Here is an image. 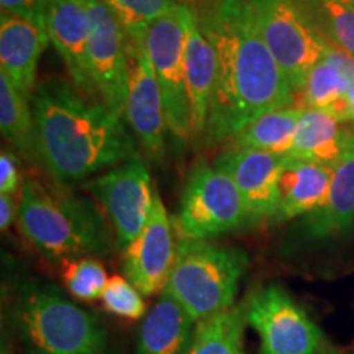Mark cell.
<instances>
[{"mask_svg": "<svg viewBox=\"0 0 354 354\" xmlns=\"http://www.w3.org/2000/svg\"><path fill=\"white\" fill-rule=\"evenodd\" d=\"M216 51V82L205 141H228L264 113L295 105V92L261 35L246 0H203L194 6Z\"/></svg>", "mask_w": 354, "mask_h": 354, "instance_id": "1", "label": "cell"}, {"mask_svg": "<svg viewBox=\"0 0 354 354\" xmlns=\"http://www.w3.org/2000/svg\"><path fill=\"white\" fill-rule=\"evenodd\" d=\"M41 165L56 185L87 183L135 153L131 133L102 100L88 99L73 82L53 77L32 97Z\"/></svg>", "mask_w": 354, "mask_h": 354, "instance_id": "2", "label": "cell"}, {"mask_svg": "<svg viewBox=\"0 0 354 354\" xmlns=\"http://www.w3.org/2000/svg\"><path fill=\"white\" fill-rule=\"evenodd\" d=\"M17 225L25 240L53 261L105 256L113 250L104 212L69 187L26 180L21 185Z\"/></svg>", "mask_w": 354, "mask_h": 354, "instance_id": "3", "label": "cell"}, {"mask_svg": "<svg viewBox=\"0 0 354 354\" xmlns=\"http://www.w3.org/2000/svg\"><path fill=\"white\" fill-rule=\"evenodd\" d=\"M10 320L30 354H107L109 335L99 318L56 286L25 281L17 287Z\"/></svg>", "mask_w": 354, "mask_h": 354, "instance_id": "4", "label": "cell"}, {"mask_svg": "<svg viewBox=\"0 0 354 354\" xmlns=\"http://www.w3.org/2000/svg\"><path fill=\"white\" fill-rule=\"evenodd\" d=\"M248 256L238 248L179 240L165 292L197 323L233 307Z\"/></svg>", "mask_w": 354, "mask_h": 354, "instance_id": "5", "label": "cell"}, {"mask_svg": "<svg viewBox=\"0 0 354 354\" xmlns=\"http://www.w3.org/2000/svg\"><path fill=\"white\" fill-rule=\"evenodd\" d=\"M246 227L245 202L232 177L205 159L197 161L189 172L174 218L179 240L209 241Z\"/></svg>", "mask_w": 354, "mask_h": 354, "instance_id": "6", "label": "cell"}, {"mask_svg": "<svg viewBox=\"0 0 354 354\" xmlns=\"http://www.w3.org/2000/svg\"><path fill=\"white\" fill-rule=\"evenodd\" d=\"M145 48L161 88L167 128L176 143L184 148L192 141V113L184 71L185 3L149 25Z\"/></svg>", "mask_w": 354, "mask_h": 354, "instance_id": "7", "label": "cell"}, {"mask_svg": "<svg viewBox=\"0 0 354 354\" xmlns=\"http://www.w3.org/2000/svg\"><path fill=\"white\" fill-rule=\"evenodd\" d=\"M266 44L289 79L295 95L328 44L305 20L294 0H246Z\"/></svg>", "mask_w": 354, "mask_h": 354, "instance_id": "8", "label": "cell"}, {"mask_svg": "<svg viewBox=\"0 0 354 354\" xmlns=\"http://www.w3.org/2000/svg\"><path fill=\"white\" fill-rule=\"evenodd\" d=\"M246 304V323L259 336V354H322L323 336L281 286H266Z\"/></svg>", "mask_w": 354, "mask_h": 354, "instance_id": "9", "label": "cell"}, {"mask_svg": "<svg viewBox=\"0 0 354 354\" xmlns=\"http://www.w3.org/2000/svg\"><path fill=\"white\" fill-rule=\"evenodd\" d=\"M82 185L100 202L113 228L117 246L127 250L151 214L154 190L148 166L141 156L133 154L128 161Z\"/></svg>", "mask_w": 354, "mask_h": 354, "instance_id": "10", "label": "cell"}, {"mask_svg": "<svg viewBox=\"0 0 354 354\" xmlns=\"http://www.w3.org/2000/svg\"><path fill=\"white\" fill-rule=\"evenodd\" d=\"M91 15L88 64L100 100L117 117L125 118L130 86L128 41L117 17L102 0H87Z\"/></svg>", "mask_w": 354, "mask_h": 354, "instance_id": "11", "label": "cell"}, {"mask_svg": "<svg viewBox=\"0 0 354 354\" xmlns=\"http://www.w3.org/2000/svg\"><path fill=\"white\" fill-rule=\"evenodd\" d=\"M176 258L172 221L154 189L151 214L145 228L125 250L123 271L143 295H154L167 284Z\"/></svg>", "mask_w": 354, "mask_h": 354, "instance_id": "12", "label": "cell"}, {"mask_svg": "<svg viewBox=\"0 0 354 354\" xmlns=\"http://www.w3.org/2000/svg\"><path fill=\"white\" fill-rule=\"evenodd\" d=\"M286 156L258 149H225L215 167L233 179L246 207L248 227L274 220L279 207V172Z\"/></svg>", "mask_w": 354, "mask_h": 354, "instance_id": "13", "label": "cell"}, {"mask_svg": "<svg viewBox=\"0 0 354 354\" xmlns=\"http://www.w3.org/2000/svg\"><path fill=\"white\" fill-rule=\"evenodd\" d=\"M44 25L50 43L68 69L71 82L88 99L100 100L88 64L91 15L87 0H48Z\"/></svg>", "mask_w": 354, "mask_h": 354, "instance_id": "14", "label": "cell"}, {"mask_svg": "<svg viewBox=\"0 0 354 354\" xmlns=\"http://www.w3.org/2000/svg\"><path fill=\"white\" fill-rule=\"evenodd\" d=\"M125 120L149 161L162 162L166 153V131L169 128L161 88L146 50L130 55Z\"/></svg>", "mask_w": 354, "mask_h": 354, "instance_id": "15", "label": "cell"}, {"mask_svg": "<svg viewBox=\"0 0 354 354\" xmlns=\"http://www.w3.org/2000/svg\"><path fill=\"white\" fill-rule=\"evenodd\" d=\"M184 71L192 113V141L201 143L205 138L215 92L216 51L198 25L196 8L189 3H185Z\"/></svg>", "mask_w": 354, "mask_h": 354, "instance_id": "16", "label": "cell"}, {"mask_svg": "<svg viewBox=\"0 0 354 354\" xmlns=\"http://www.w3.org/2000/svg\"><path fill=\"white\" fill-rule=\"evenodd\" d=\"M50 43L48 33L32 21L2 12L0 15V73L20 94L32 100L37 88L39 56Z\"/></svg>", "mask_w": 354, "mask_h": 354, "instance_id": "17", "label": "cell"}, {"mask_svg": "<svg viewBox=\"0 0 354 354\" xmlns=\"http://www.w3.org/2000/svg\"><path fill=\"white\" fill-rule=\"evenodd\" d=\"M354 223V133L344 128L343 149L333 166L328 197L320 209L305 215L304 234L326 240L346 232Z\"/></svg>", "mask_w": 354, "mask_h": 354, "instance_id": "18", "label": "cell"}, {"mask_svg": "<svg viewBox=\"0 0 354 354\" xmlns=\"http://www.w3.org/2000/svg\"><path fill=\"white\" fill-rule=\"evenodd\" d=\"M353 84L354 57L328 46L322 59L310 69L304 88L295 95V105L305 110H325L339 122H348L346 95Z\"/></svg>", "mask_w": 354, "mask_h": 354, "instance_id": "19", "label": "cell"}, {"mask_svg": "<svg viewBox=\"0 0 354 354\" xmlns=\"http://www.w3.org/2000/svg\"><path fill=\"white\" fill-rule=\"evenodd\" d=\"M333 167L286 156L279 172V207L274 221L308 215L328 197Z\"/></svg>", "mask_w": 354, "mask_h": 354, "instance_id": "20", "label": "cell"}, {"mask_svg": "<svg viewBox=\"0 0 354 354\" xmlns=\"http://www.w3.org/2000/svg\"><path fill=\"white\" fill-rule=\"evenodd\" d=\"M197 322L166 292L146 313L136 335V354H190Z\"/></svg>", "mask_w": 354, "mask_h": 354, "instance_id": "21", "label": "cell"}, {"mask_svg": "<svg viewBox=\"0 0 354 354\" xmlns=\"http://www.w3.org/2000/svg\"><path fill=\"white\" fill-rule=\"evenodd\" d=\"M338 118L318 109H307L295 130L287 156L333 167L343 149L344 128Z\"/></svg>", "mask_w": 354, "mask_h": 354, "instance_id": "22", "label": "cell"}, {"mask_svg": "<svg viewBox=\"0 0 354 354\" xmlns=\"http://www.w3.org/2000/svg\"><path fill=\"white\" fill-rule=\"evenodd\" d=\"M304 112L305 109L299 105H290L264 113L233 135L227 141V149H258L287 156Z\"/></svg>", "mask_w": 354, "mask_h": 354, "instance_id": "23", "label": "cell"}, {"mask_svg": "<svg viewBox=\"0 0 354 354\" xmlns=\"http://www.w3.org/2000/svg\"><path fill=\"white\" fill-rule=\"evenodd\" d=\"M0 131L21 158L33 165H41L32 100L20 94L2 73H0Z\"/></svg>", "mask_w": 354, "mask_h": 354, "instance_id": "24", "label": "cell"}, {"mask_svg": "<svg viewBox=\"0 0 354 354\" xmlns=\"http://www.w3.org/2000/svg\"><path fill=\"white\" fill-rule=\"evenodd\" d=\"M305 20L328 46L354 57V7L339 0H294Z\"/></svg>", "mask_w": 354, "mask_h": 354, "instance_id": "25", "label": "cell"}, {"mask_svg": "<svg viewBox=\"0 0 354 354\" xmlns=\"http://www.w3.org/2000/svg\"><path fill=\"white\" fill-rule=\"evenodd\" d=\"M246 304L197 323L190 354H245Z\"/></svg>", "mask_w": 354, "mask_h": 354, "instance_id": "26", "label": "cell"}, {"mask_svg": "<svg viewBox=\"0 0 354 354\" xmlns=\"http://www.w3.org/2000/svg\"><path fill=\"white\" fill-rule=\"evenodd\" d=\"M117 17L128 41V53L145 51L149 25L180 6L179 0H102Z\"/></svg>", "mask_w": 354, "mask_h": 354, "instance_id": "27", "label": "cell"}, {"mask_svg": "<svg viewBox=\"0 0 354 354\" xmlns=\"http://www.w3.org/2000/svg\"><path fill=\"white\" fill-rule=\"evenodd\" d=\"M63 279L73 297L87 302L99 299L109 281L104 264L94 258L64 261Z\"/></svg>", "mask_w": 354, "mask_h": 354, "instance_id": "28", "label": "cell"}, {"mask_svg": "<svg viewBox=\"0 0 354 354\" xmlns=\"http://www.w3.org/2000/svg\"><path fill=\"white\" fill-rule=\"evenodd\" d=\"M141 292L122 276H112L105 284L100 299L104 307L113 315L127 320H141L145 318L146 305Z\"/></svg>", "mask_w": 354, "mask_h": 354, "instance_id": "29", "label": "cell"}, {"mask_svg": "<svg viewBox=\"0 0 354 354\" xmlns=\"http://www.w3.org/2000/svg\"><path fill=\"white\" fill-rule=\"evenodd\" d=\"M46 2L48 0H0V7H2V12L32 21L33 25L46 32V25H44Z\"/></svg>", "mask_w": 354, "mask_h": 354, "instance_id": "30", "label": "cell"}, {"mask_svg": "<svg viewBox=\"0 0 354 354\" xmlns=\"http://www.w3.org/2000/svg\"><path fill=\"white\" fill-rule=\"evenodd\" d=\"M21 185L19 158L12 151L2 149L0 154V194L13 196Z\"/></svg>", "mask_w": 354, "mask_h": 354, "instance_id": "31", "label": "cell"}, {"mask_svg": "<svg viewBox=\"0 0 354 354\" xmlns=\"http://www.w3.org/2000/svg\"><path fill=\"white\" fill-rule=\"evenodd\" d=\"M19 209H15V201L13 196H6V194H0V230L7 232L13 223V220L17 218Z\"/></svg>", "mask_w": 354, "mask_h": 354, "instance_id": "32", "label": "cell"}, {"mask_svg": "<svg viewBox=\"0 0 354 354\" xmlns=\"http://www.w3.org/2000/svg\"><path fill=\"white\" fill-rule=\"evenodd\" d=\"M346 113H348V122H354V84L349 87L348 95H346Z\"/></svg>", "mask_w": 354, "mask_h": 354, "instance_id": "33", "label": "cell"}, {"mask_svg": "<svg viewBox=\"0 0 354 354\" xmlns=\"http://www.w3.org/2000/svg\"><path fill=\"white\" fill-rule=\"evenodd\" d=\"M180 3H189V6H196V3H201L203 0H179Z\"/></svg>", "mask_w": 354, "mask_h": 354, "instance_id": "34", "label": "cell"}, {"mask_svg": "<svg viewBox=\"0 0 354 354\" xmlns=\"http://www.w3.org/2000/svg\"><path fill=\"white\" fill-rule=\"evenodd\" d=\"M339 2L348 3V6H353V7H354V0H339Z\"/></svg>", "mask_w": 354, "mask_h": 354, "instance_id": "35", "label": "cell"}]
</instances>
